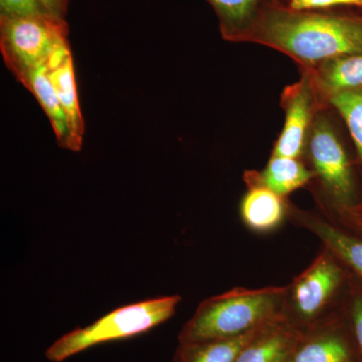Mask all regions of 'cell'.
Listing matches in <instances>:
<instances>
[{"instance_id": "obj_1", "label": "cell", "mask_w": 362, "mask_h": 362, "mask_svg": "<svg viewBox=\"0 0 362 362\" xmlns=\"http://www.w3.org/2000/svg\"><path fill=\"white\" fill-rule=\"evenodd\" d=\"M245 42L282 52L309 71L328 59L362 52V16L293 11L282 0H272Z\"/></svg>"}, {"instance_id": "obj_2", "label": "cell", "mask_w": 362, "mask_h": 362, "mask_svg": "<svg viewBox=\"0 0 362 362\" xmlns=\"http://www.w3.org/2000/svg\"><path fill=\"white\" fill-rule=\"evenodd\" d=\"M286 286L235 288L207 298L181 328L178 342L226 339L257 329L282 315Z\"/></svg>"}, {"instance_id": "obj_3", "label": "cell", "mask_w": 362, "mask_h": 362, "mask_svg": "<svg viewBox=\"0 0 362 362\" xmlns=\"http://www.w3.org/2000/svg\"><path fill=\"white\" fill-rule=\"evenodd\" d=\"M331 112L327 104L317 114L302 159L313 173L308 187L323 214L339 216L357 204L356 183L349 152Z\"/></svg>"}, {"instance_id": "obj_4", "label": "cell", "mask_w": 362, "mask_h": 362, "mask_svg": "<svg viewBox=\"0 0 362 362\" xmlns=\"http://www.w3.org/2000/svg\"><path fill=\"white\" fill-rule=\"evenodd\" d=\"M180 301V296L171 295L117 308L90 325L76 328L59 337L45 350V358L62 362L96 345L142 334L175 315Z\"/></svg>"}, {"instance_id": "obj_5", "label": "cell", "mask_w": 362, "mask_h": 362, "mask_svg": "<svg viewBox=\"0 0 362 362\" xmlns=\"http://www.w3.org/2000/svg\"><path fill=\"white\" fill-rule=\"evenodd\" d=\"M344 264L322 246L306 270L286 286L283 315L304 331L335 315L345 282Z\"/></svg>"}, {"instance_id": "obj_6", "label": "cell", "mask_w": 362, "mask_h": 362, "mask_svg": "<svg viewBox=\"0 0 362 362\" xmlns=\"http://www.w3.org/2000/svg\"><path fill=\"white\" fill-rule=\"evenodd\" d=\"M69 25L49 14L0 16V51L7 68L18 81L49 66L59 47L69 44Z\"/></svg>"}, {"instance_id": "obj_7", "label": "cell", "mask_w": 362, "mask_h": 362, "mask_svg": "<svg viewBox=\"0 0 362 362\" xmlns=\"http://www.w3.org/2000/svg\"><path fill=\"white\" fill-rule=\"evenodd\" d=\"M280 104L284 110V125L271 156L302 159L312 124L327 103L319 95L308 71H301L300 80L283 90Z\"/></svg>"}, {"instance_id": "obj_8", "label": "cell", "mask_w": 362, "mask_h": 362, "mask_svg": "<svg viewBox=\"0 0 362 362\" xmlns=\"http://www.w3.org/2000/svg\"><path fill=\"white\" fill-rule=\"evenodd\" d=\"M354 346L335 314L304 330L285 362H361Z\"/></svg>"}, {"instance_id": "obj_9", "label": "cell", "mask_w": 362, "mask_h": 362, "mask_svg": "<svg viewBox=\"0 0 362 362\" xmlns=\"http://www.w3.org/2000/svg\"><path fill=\"white\" fill-rule=\"evenodd\" d=\"M288 218L303 226L322 242L345 266L362 278V240L343 230L324 214L304 211L289 204Z\"/></svg>"}, {"instance_id": "obj_10", "label": "cell", "mask_w": 362, "mask_h": 362, "mask_svg": "<svg viewBox=\"0 0 362 362\" xmlns=\"http://www.w3.org/2000/svg\"><path fill=\"white\" fill-rule=\"evenodd\" d=\"M302 332L282 314L257 332L235 362H285Z\"/></svg>"}, {"instance_id": "obj_11", "label": "cell", "mask_w": 362, "mask_h": 362, "mask_svg": "<svg viewBox=\"0 0 362 362\" xmlns=\"http://www.w3.org/2000/svg\"><path fill=\"white\" fill-rule=\"evenodd\" d=\"M313 173L303 159L271 156L261 170H246L243 180L247 187H263L287 197L295 190L308 187Z\"/></svg>"}, {"instance_id": "obj_12", "label": "cell", "mask_w": 362, "mask_h": 362, "mask_svg": "<svg viewBox=\"0 0 362 362\" xmlns=\"http://www.w3.org/2000/svg\"><path fill=\"white\" fill-rule=\"evenodd\" d=\"M289 204L287 197L266 188L247 187L240 204V218L252 232L272 233L288 218Z\"/></svg>"}, {"instance_id": "obj_13", "label": "cell", "mask_w": 362, "mask_h": 362, "mask_svg": "<svg viewBox=\"0 0 362 362\" xmlns=\"http://www.w3.org/2000/svg\"><path fill=\"white\" fill-rule=\"evenodd\" d=\"M306 71L324 101L337 93L361 89L362 52L328 59Z\"/></svg>"}, {"instance_id": "obj_14", "label": "cell", "mask_w": 362, "mask_h": 362, "mask_svg": "<svg viewBox=\"0 0 362 362\" xmlns=\"http://www.w3.org/2000/svg\"><path fill=\"white\" fill-rule=\"evenodd\" d=\"M59 103L66 118L69 129L68 149L80 151L85 135V122L78 105L77 86L71 56L57 68L49 70Z\"/></svg>"}, {"instance_id": "obj_15", "label": "cell", "mask_w": 362, "mask_h": 362, "mask_svg": "<svg viewBox=\"0 0 362 362\" xmlns=\"http://www.w3.org/2000/svg\"><path fill=\"white\" fill-rule=\"evenodd\" d=\"M218 16L221 37L245 42L252 25L272 0H206Z\"/></svg>"}, {"instance_id": "obj_16", "label": "cell", "mask_w": 362, "mask_h": 362, "mask_svg": "<svg viewBox=\"0 0 362 362\" xmlns=\"http://www.w3.org/2000/svg\"><path fill=\"white\" fill-rule=\"evenodd\" d=\"M263 326L237 337L180 343L173 362H235L245 345Z\"/></svg>"}, {"instance_id": "obj_17", "label": "cell", "mask_w": 362, "mask_h": 362, "mask_svg": "<svg viewBox=\"0 0 362 362\" xmlns=\"http://www.w3.org/2000/svg\"><path fill=\"white\" fill-rule=\"evenodd\" d=\"M47 73H49V68L42 66L28 73L25 77L21 78L20 82L37 98L40 106L51 121L59 144L64 148L68 149V123L59 103L58 95Z\"/></svg>"}, {"instance_id": "obj_18", "label": "cell", "mask_w": 362, "mask_h": 362, "mask_svg": "<svg viewBox=\"0 0 362 362\" xmlns=\"http://www.w3.org/2000/svg\"><path fill=\"white\" fill-rule=\"evenodd\" d=\"M325 102L346 124L362 165V88L331 95Z\"/></svg>"}, {"instance_id": "obj_19", "label": "cell", "mask_w": 362, "mask_h": 362, "mask_svg": "<svg viewBox=\"0 0 362 362\" xmlns=\"http://www.w3.org/2000/svg\"><path fill=\"white\" fill-rule=\"evenodd\" d=\"M287 6L297 11H325L337 6L362 8V0H289Z\"/></svg>"}, {"instance_id": "obj_20", "label": "cell", "mask_w": 362, "mask_h": 362, "mask_svg": "<svg viewBox=\"0 0 362 362\" xmlns=\"http://www.w3.org/2000/svg\"><path fill=\"white\" fill-rule=\"evenodd\" d=\"M47 14L37 0H0V16Z\"/></svg>"}, {"instance_id": "obj_21", "label": "cell", "mask_w": 362, "mask_h": 362, "mask_svg": "<svg viewBox=\"0 0 362 362\" xmlns=\"http://www.w3.org/2000/svg\"><path fill=\"white\" fill-rule=\"evenodd\" d=\"M351 332L358 349L362 362V295H357L352 299L349 307Z\"/></svg>"}, {"instance_id": "obj_22", "label": "cell", "mask_w": 362, "mask_h": 362, "mask_svg": "<svg viewBox=\"0 0 362 362\" xmlns=\"http://www.w3.org/2000/svg\"><path fill=\"white\" fill-rule=\"evenodd\" d=\"M45 13L59 20H65L70 0H37Z\"/></svg>"}, {"instance_id": "obj_23", "label": "cell", "mask_w": 362, "mask_h": 362, "mask_svg": "<svg viewBox=\"0 0 362 362\" xmlns=\"http://www.w3.org/2000/svg\"><path fill=\"white\" fill-rule=\"evenodd\" d=\"M339 218H347L362 226V204H357L349 211L340 214Z\"/></svg>"}]
</instances>
